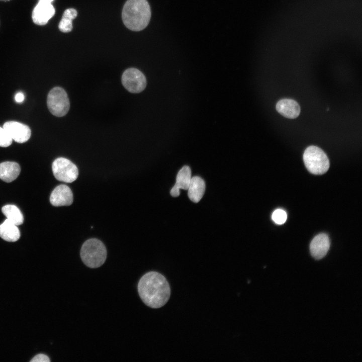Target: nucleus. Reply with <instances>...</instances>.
Listing matches in <instances>:
<instances>
[{"label": "nucleus", "mask_w": 362, "mask_h": 362, "mask_svg": "<svg viewBox=\"0 0 362 362\" xmlns=\"http://www.w3.org/2000/svg\"><path fill=\"white\" fill-rule=\"evenodd\" d=\"M188 196L194 203L199 202L202 198L205 191V184L200 177H192L188 188Z\"/></svg>", "instance_id": "2eb2a0df"}, {"label": "nucleus", "mask_w": 362, "mask_h": 362, "mask_svg": "<svg viewBox=\"0 0 362 362\" xmlns=\"http://www.w3.org/2000/svg\"><path fill=\"white\" fill-rule=\"evenodd\" d=\"M21 171L20 165L13 161H5L0 163V178L7 183L16 179Z\"/></svg>", "instance_id": "4468645a"}, {"label": "nucleus", "mask_w": 362, "mask_h": 362, "mask_svg": "<svg viewBox=\"0 0 362 362\" xmlns=\"http://www.w3.org/2000/svg\"><path fill=\"white\" fill-rule=\"evenodd\" d=\"M330 247L328 236L324 233L316 236L310 244V253L315 259H320L327 254Z\"/></svg>", "instance_id": "9b49d317"}, {"label": "nucleus", "mask_w": 362, "mask_h": 362, "mask_svg": "<svg viewBox=\"0 0 362 362\" xmlns=\"http://www.w3.org/2000/svg\"><path fill=\"white\" fill-rule=\"evenodd\" d=\"M122 17L125 26L134 31H139L148 25L151 10L147 0H127L122 10Z\"/></svg>", "instance_id": "f03ea898"}, {"label": "nucleus", "mask_w": 362, "mask_h": 362, "mask_svg": "<svg viewBox=\"0 0 362 362\" xmlns=\"http://www.w3.org/2000/svg\"><path fill=\"white\" fill-rule=\"evenodd\" d=\"M80 255L83 262L90 268H97L105 262L107 255L104 243L96 238H91L82 244Z\"/></svg>", "instance_id": "7ed1b4c3"}, {"label": "nucleus", "mask_w": 362, "mask_h": 362, "mask_svg": "<svg viewBox=\"0 0 362 362\" xmlns=\"http://www.w3.org/2000/svg\"><path fill=\"white\" fill-rule=\"evenodd\" d=\"M191 178L190 167L187 165L183 166L177 174L176 182L170 191V195L174 197H178L180 194V189L188 190Z\"/></svg>", "instance_id": "ddd939ff"}, {"label": "nucleus", "mask_w": 362, "mask_h": 362, "mask_svg": "<svg viewBox=\"0 0 362 362\" xmlns=\"http://www.w3.org/2000/svg\"><path fill=\"white\" fill-rule=\"evenodd\" d=\"M53 0H39L34 8L32 18L33 22L38 25H44L55 14V9L51 4Z\"/></svg>", "instance_id": "6e6552de"}, {"label": "nucleus", "mask_w": 362, "mask_h": 362, "mask_svg": "<svg viewBox=\"0 0 362 362\" xmlns=\"http://www.w3.org/2000/svg\"><path fill=\"white\" fill-rule=\"evenodd\" d=\"M122 83L124 87L132 93H139L146 86L145 76L139 70L135 68L126 69L122 76Z\"/></svg>", "instance_id": "0eeeda50"}, {"label": "nucleus", "mask_w": 362, "mask_h": 362, "mask_svg": "<svg viewBox=\"0 0 362 362\" xmlns=\"http://www.w3.org/2000/svg\"><path fill=\"white\" fill-rule=\"evenodd\" d=\"M3 128L12 140L18 143L26 142L31 137V131L29 127L18 122H7L4 123Z\"/></svg>", "instance_id": "1a4fd4ad"}, {"label": "nucleus", "mask_w": 362, "mask_h": 362, "mask_svg": "<svg viewBox=\"0 0 362 362\" xmlns=\"http://www.w3.org/2000/svg\"><path fill=\"white\" fill-rule=\"evenodd\" d=\"M303 160L307 169L314 174H322L329 167V161L326 154L316 146H310L305 149Z\"/></svg>", "instance_id": "20e7f679"}, {"label": "nucleus", "mask_w": 362, "mask_h": 362, "mask_svg": "<svg viewBox=\"0 0 362 362\" xmlns=\"http://www.w3.org/2000/svg\"><path fill=\"white\" fill-rule=\"evenodd\" d=\"M0 237L9 242L17 241L20 237V232L17 225L6 219L0 225Z\"/></svg>", "instance_id": "dca6fc26"}, {"label": "nucleus", "mask_w": 362, "mask_h": 362, "mask_svg": "<svg viewBox=\"0 0 362 362\" xmlns=\"http://www.w3.org/2000/svg\"><path fill=\"white\" fill-rule=\"evenodd\" d=\"M12 140L6 130L3 127H0V147L9 146L12 144Z\"/></svg>", "instance_id": "aec40b11"}, {"label": "nucleus", "mask_w": 362, "mask_h": 362, "mask_svg": "<svg viewBox=\"0 0 362 362\" xmlns=\"http://www.w3.org/2000/svg\"><path fill=\"white\" fill-rule=\"evenodd\" d=\"M77 15L76 10L73 8L66 9L63 13L58 28L60 31L64 33L70 32L72 29V21Z\"/></svg>", "instance_id": "a211bd4d"}, {"label": "nucleus", "mask_w": 362, "mask_h": 362, "mask_svg": "<svg viewBox=\"0 0 362 362\" xmlns=\"http://www.w3.org/2000/svg\"><path fill=\"white\" fill-rule=\"evenodd\" d=\"M24 100L25 96L22 92H18L15 96V100L18 103H22Z\"/></svg>", "instance_id": "4be33fe9"}, {"label": "nucleus", "mask_w": 362, "mask_h": 362, "mask_svg": "<svg viewBox=\"0 0 362 362\" xmlns=\"http://www.w3.org/2000/svg\"><path fill=\"white\" fill-rule=\"evenodd\" d=\"M277 111L284 117L289 119L298 117L300 113V107L295 100L284 99L280 100L276 105Z\"/></svg>", "instance_id": "f8f14e48"}, {"label": "nucleus", "mask_w": 362, "mask_h": 362, "mask_svg": "<svg viewBox=\"0 0 362 362\" xmlns=\"http://www.w3.org/2000/svg\"><path fill=\"white\" fill-rule=\"evenodd\" d=\"M31 362H49V357L44 354H38L35 356L31 360Z\"/></svg>", "instance_id": "412c9836"}, {"label": "nucleus", "mask_w": 362, "mask_h": 362, "mask_svg": "<svg viewBox=\"0 0 362 362\" xmlns=\"http://www.w3.org/2000/svg\"><path fill=\"white\" fill-rule=\"evenodd\" d=\"M286 212L282 209L276 210L272 214L273 220L277 224H284L287 220Z\"/></svg>", "instance_id": "6ab92c4d"}, {"label": "nucleus", "mask_w": 362, "mask_h": 362, "mask_svg": "<svg viewBox=\"0 0 362 362\" xmlns=\"http://www.w3.org/2000/svg\"><path fill=\"white\" fill-rule=\"evenodd\" d=\"M137 288L142 301L152 308L164 306L170 295V288L166 279L154 271L144 274L139 280Z\"/></svg>", "instance_id": "f257e3e1"}, {"label": "nucleus", "mask_w": 362, "mask_h": 362, "mask_svg": "<svg viewBox=\"0 0 362 362\" xmlns=\"http://www.w3.org/2000/svg\"><path fill=\"white\" fill-rule=\"evenodd\" d=\"M52 171L55 177L58 180L72 183L76 179L78 170L73 162L64 157L56 158L52 165Z\"/></svg>", "instance_id": "423d86ee"}, {"label": "nucleus", "mask_w": 362, "mask_h": 362, "mask_svg": "<svg viewBox=\"0 0 362 362\" xmlns=\"http://www.w3.org/2000/svg\"><path fill=\"white\" fill-rule=\"evenodd\" d=\"M2 211L9 221L16 225H20L24 222V217L20 209L14 205H6Z\"/></svg>", "instance_id": "f3484780"}, {"label": "nucleus", "mask_w": 362, "mask_h": 362, "mask_svg": "<svg viewBox=\"0 0 362 362\" xmlns=\"http://www.w3.org/2000/svg\"><path fill=\"white\" fill-rule=\"evenodd\" d=\"M50 202L55 207L69 206L73 202L72 192L67 186L59 185L52 192Z\"/></svg>", "instance_id": "9d476101"}, {"label": "nucleus", "mask_w": 362, "mask_h": 362, "mask_svg": "<svg viewBox=\"0 0 362 362\" xmlns=\"http://www.w3.org/2000/svg\"><path fill=\"white\" fill-rule=\"evenodd\" d=\"M47 105L50 113L56 117L65 116L70 108L67 94L60 87H55L50 90L47 96Z\"/></svg>", "instance_id": "39448f33"}]
</instances>
